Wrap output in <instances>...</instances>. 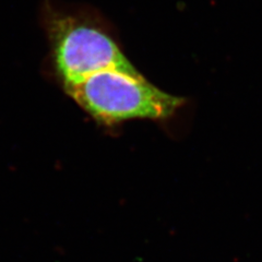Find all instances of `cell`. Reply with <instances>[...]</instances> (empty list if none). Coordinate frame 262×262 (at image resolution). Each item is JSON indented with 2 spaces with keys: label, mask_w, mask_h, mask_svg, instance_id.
Returning <instances> with one entry per match:
<instances>
[{
  "label": "cell",
  "mask_w": 262,
  "mask_h": 262,
  "mask_svg": "<svg viewBox=\"0 0 262 262\" xmlns=\"http://www.w3.org/2000/svg\"><path fill=\"white\" fill-rule=\"evenodd\" d=\"M66 91L103 124L136 118L165 119L173 116L184 104L182 97L162 91L140 73L119 70L98 72Z\"/></svg>",
  "instance_id": "1"
},
{
  "label": "cell",
  "mask_w": 262,
  "mask_h": 262,
  "mask_svg": "<svg viewBox=\"0 0 262 262\" xmlns=\"http://www.w3.org/2000/svg\"><path fill=\"white\" fill-rule=\"evenodd\" d=\"M45 27L55 67L64 89L75 86L102 71L139 73L114 39L85 20L49 12L45 15Z\"/></svg>",
  "instance_id": "2"
}]
</instances>
